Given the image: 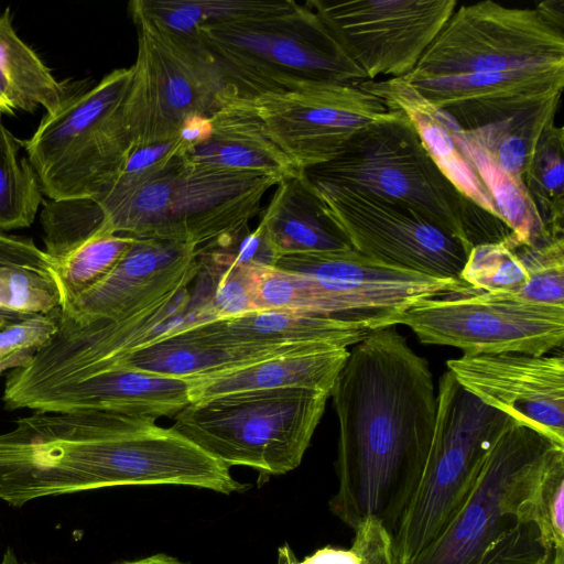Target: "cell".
I'll list each match as a JSON object with an SVG mask.
<instances>
[{
    "label": "cell",
    "instance_id": "6da1fadb",
    "mask_svg": "<svg viewBox=\"0 0 564 564\" xmlns=\"http://www.w3.org/2000/svg\"><path fill=\"white\" fill-rule=\"evenodd\" d=\"M339 423L338 487L329 509L355 530L391 533L422 474L437 410L427 360L392 326L352 346L330 391Z\"/></svg>",
    "mask_w": 564,
    "mask_h": 564
},
{
    "label": "cell",
    "instance_id": "7a4b0ae2",
    "mask_svg": "<svg viewBox=\"0 0 564 564\" xmlns=\"http://www.w3.org/2000/svg\"><path fill=\"white\" fill-rule=\"evenodd\" d=\"M564 446L524 425L489 452L463 505L410 564H564L542 492Z\"/></svg>",
    "mask_w": 564,
    "mask_h": 564
},
{
    "label": "cell",
    "instance_id": "3957f363",
    "mask_svg": "<svg viewBox=\"0 0 564 564\" xmlns=\"http://www.w3.org/2000/svg\"><path fill=\"white\" fill-rule=\"evenodd\" d=\"M307 181L344 186L409 206L470 249L511 230L464 196L432 160L400 110L357 132L328 162L300 172Z\"/></svg>",
    "mask_w": 564,
    "mask_h": 564
},
{
    "label": "cell",
    "instance_id": "277c9868",
    "mask_svg": "<svg viewBox=\"0 0 564 564\" xmlns=\"http://www.w3.org/2000/svg\"><path fill=\"white\" fill-rule=\"evenodd\" d=\"M279 182L264 173L195 163L186 154L140 181L113 182L95 199L102 229L199 247L249 225Z\"/></svg>",
    "mask_w": 564,
    "mask_h": 564
},
{
    "label": "cell",
    "instance_id": "5b68a950",
    "mask_svg": "<svg viewBox=\"0 0 564 564\" xmlns=\"http://www.w3.org/2000/svg\"><path fill=\"white\" fill-rule=\"evenodd\" d=\"M229 88L253 99L310 83L360 85L367 80L310 4L200 29L196 32Z\"/></svg>",
    "mask_w": 564,
    "mask_h": 564
},
{
    "label": "cell",
    "instance_id": "8992f818",
    "mask_svg": "<svg viewBox=\"0 0 564 564\" xmlns=\"http://www.w3.org/2000/svg\"><path fill=\"white\" fill-rule=\"evenodd\" d=\"M434 433L417 485L391 533L394 564H410L454 518L499 437L518 424L445 371Z\"/></svg>",
    "mask_w": 564,
    "mask_h": 564
},
{
    "label": "cell",
    "instance_id": "52a82bcc",
    "mask_svg": "<svg viewBox=\"0 0 564 564\" xmlns=\"http://www.w3.org/2000/svg\"><path fill=\"white\" fill-rule=\"evenodd\" d=\"M213 281L199 265L188 285L119 322L79 324L59 315L57 332L34 352L31 362L9 372L2 395L4 408L24 409L32 398L102 372L154 340L215 321L209 306Z\"/></svg>",
    "mask_w": 564,
    "mask_h": 564
},
{
    "label": "cell",
    "instance_id": "ba28073f",
    "mask_svg": "<svg viewBox=\"0 0 564 564\" xmlns=\"http://www.w3.org/2000/svg\"><path fill=\"white\" fill-rule=\"evenodd\" d=\"M329 397L301 388L231 393L189 403L171 427L227 467L278 476L301 464Z\"/></svg>",
    "mask_w": 564,
    "mask_h": 564
},
{
    "label": "cell",
    "instance_id": "9c48e42d",
    "mask_svg": "<svg viewBox=\"0 0 564 564\" xmlns=\"http://www.w3.org/2000/svg\"><path fill=\"white\" fill-rule=\"evenodd\" d=\"M130 79L131 67L117 68L82 87L20 141L47 199L95 198L113 183L132 150L123 116Z\"/></svg>",
    "mask_w": 564,
    "mask_h": 564
},
{
    "label": "cell",
    "instance_id": "30bf717a",
    "mask_svg": "<svg viewBox=\"0 0 564 564\" xmlns=\"http://www.w3.org/2000/svg\"><path fill=\"white\" fill-rule=\"evenodd\" d=\"M123 101L132 149L174 139L186 119L212 116L230 88L196 33L174 32L145 18Z\"/></svg>",
    "mask_w": 564,
    "mask_h": 564
},
{
    "label": "cell",
    "instance_id": "8fae6325",
    "mask_svg": "<svg viewBox=\"0 0 564 564\" xmlns=\"http://www.w3.org/2000/svg\"><path fill=\"white\" fill-rule=\"evenodd\" d=\"M564 67L563 30L535 9L494 1L460 6L410 77Z\"/></svg>",
    "mask_w": 564,
    "mask_h": 564
},
{
    "label": "cell",
    "instance_id": "7c38bea8",
    "mask_svg": "<svg viewBox=\"0 0 564 564\" xmlns=\"http://www.w3.org/2000/svg\"><path fill=\"white\" fill-rule=\"evenodd\" d=\"M425 344L446 345L463 355H545L564 341V306L495 300L474 289L465 294L422 300L392 319Z\"/></svg>",
    "mask_w": 564,
    "mask_h": 564
},
{
    "label": "cell",
    "instance_id": "4fadbf2b",
    "mask_svg": "<svg viewBox=\"0 0 564 564\" xmlns=\"http://www.w3.org/2000/svg\"><path fill=\"white\" fill-rule=\"evenodd\" d=\"M307 182L356 251L394 268L464 283L460 273L470 248L413 208L352 188Z\"/></svg>",
    "mask_w": 564,
    "mask_h": 564
},
{
    "label": "cell",
    "instance_id": "5bb4252c",
    "mask_svg": "<svg viewBox=\"0 0 564 564\" xmlns=\"http://www.w3.org/2000/svg\"><path fill=\"white\" fill-rule=\"evenodd\" d=\"M367 80L410 74L455 0H310Z\"/></svg>",
    "mask_w": 564,
    "mask_h": 564
},
{
    "label": "cell",
    "instance_id": "9a60e30c",
    "mask_svg": "<svg viewBox=\"0 0 564 564\" xmlns=\"http://www.w3.org/2000/svg\"><path fill=\"white\" fill-rule=\"evenodd\" d=\"M272 140L299 172L328 162L389 111L359 85L310 83L251 99Z\"/></svg>",
    "mask_w": 564,
    "mask_h": 564
},
{
    "label": "cell",
    "instance_id": "2e32d148",
    "mask_svg": "<svg viewBox=\"0 0 564 564\" xmlns=\"http://www.w3.org/2000/svg\"><path fill=\"white\" fill-rule=\"evenodd\" d=\"M447 370L470 393L564 446L563 355H463Z\"/></svg>",
    "mask_w": 564,
    "mask_h": 564
},
{
    "label": "cell",
    "instance_id": "e0dca14e",
    "mask_svg": "<svg viewBox=\"0 0 564 564\" xmlns=\"http://www.w3.org/2000/svg\"><path fill=\"white\" fill-rule=\"evenodd\" d=\"M198 272L196 246L134 238L115 268L59 308V315L79 324L123 321L188 285Z\"/></svg>",
    "mask_w": 564,
    "mask_h": 564
},
{
    "label": "cell",
    "instance_id": "ac0fdd59",
    "mask_svg": "<svg viewBox=\"0 0 564 564\" xmlns=\"http://www.w3.org/2000/svg\"><path fill=\"white\" fill-rule=\"evenodd\" d=\"M479 295L564 306V239L525 242L512 232L473 247L460 273Z\"/></svg>",
    "mask_w": 564,
    "mask_h": 564
},
{
    "label": "cell",
    "instance_id": "d6986e66",
    "mask_svg": "<svg viewBox=\"0 0 564 564\" xmlns=\"http://www.w3.org/2000/svg\"><path fill=\"white\" fill-rule=\"evenodd\" d=\"M188 379L118 367L50 389L28 401L24 409L115 411L155 424L158 419L175 416L191 403Z\"/></svg>",
    "mask_w": 564,
    "mask_h": 564
},
{
    "label": "cell",
    "instance_id": "ffe728a7",
    "mask_svg": "<svg viewBox=\"0 0 564 564\" xmlns=\"http://www.w3.org/2000/svg\"><path fill=\"white\" fill-rule=\"evenodd\" d=\"M561 94L468 100L442 109L501 170L523 180L542 133L554 122Z\"/></svg>",
    "mask_w": 564,
    "mask_h": 564
},
{
    "label": "cell",
    "instance_id": "44dd1931",
    "mask_svg": "<svg viewBox=\"0 0 564 564\" xmlns=\"http://www.w3.org/2000/svg\"><path fill=\"white\" fill-rule=\"evenodd\" d=\"M209 137L193 148L191 161L214 167L259 172L279 181L300 174L272 140L251 99L230 93L210 116Z\"/></svg>",
    "mask_w": 564,
    "mask_h": 564
},
{
    "label": "cell",
    "instance_id": "7402d4cb",
    "mask_svg": "<svg viewBox=\"0 0 564 564\" xmlns=\"http://www.w3.org/2000/svg\"><path fill=\"white\" fill-rule=\"evenodd\" d=\"M334 348L344 347L326 344L223 345L203 341L180 332L128 354L111 368L121 367L163 377L192 379L279 356Z\"/></svg>",
    "mask_w": 564,
    "mask_h": 564
},
{
    "label": "cell",
    "instance_id": "603a6c76",
    "mask_svg": "<svg viewBox=\"0 0 564 564\" xmlns=\"http://www.w3.org/2000/svg\"><path fill=\"white\" fill-rule=\"evenodd\" d=\"M359 86L381 99L388 109L402 111L441 172L469 200L499 218L477 172L458 150L453 138L456 122L445 110L403 77L365 80Z\"/></svg>",
    "mask_w": 564,
    "mask_h": 564
},
{
    "label": "cell",
    "instance_id": "cb8c5ba5",
    "mask_svg": "<svg viewBox=\"0 0 564 564\" xmlns=\"http://www.w3.org/2000/svg\"><path fill=\"white\" fill-rule=\"evenodd\" d=\"M183 332L223 345L326 344L344 348L354 346L369 333L357 324L290 310L253 311Z\"/></svg>",
    "mask_w": 564,
    "mask_h": 564
},
{
    "label": "cell",
    "instance_id": "d4e9b609",
    "mask_svg": "<svg viewBox=\"0 0 564 564\" xmlns=\"http://www.w3.org/2000/svg\"><path fill=\"white\" fill-rule=\"evenodd\" d=\"M349 350H327L279 356L243 367L188 379L191 403L258 390L301 388L328 393Z\"/></svg>",
    "mask_w": 564,
    "mask_h": 564
},
{
    "label": "cell",
    "instance_id": "484cf974",
    "mask_svg": "<svg viewBox=\"0 0 564 564\" xmlns=\"http://www.w3.org/2000/svg\"><path fill=\"white\" fill-rule=\"evenodd\" d=\"M258 226L279 258L354 249L301 173L276 184Z\"/></svg>",
    "mask_w": 564,
    "mask_h": 564
},
{
    "label": "cell",
    "instance_id": "4316f807",
    "mask_svg": "<svg viewBox=\"0 0 564 564\" xmlns=\"http://www.w3.org/2000/svg\"><path fill=\"white\" fill-rule=\"evenodd\" d=\"M80 88L57 80L15 32L10 9L0 13V118L40 108L55 112Z\"/></svg>",
    "mask_w": 564,
    "mask_h": 564
},
{
    "label": "cell",
    "instance_id": "83f0119b",
    "mask_svg": "<svg viewBox=\"0 0 564 564\" xmlns=\"http://www.w3.org/2000/svg\"><path fill=\"white\" fill-rule=\"evenodd\" d=\"M403 78L436 107L445 108L468 100L543 96L562 91L564 67Z\"/></svg>",
    "mask_w": 564,
    "mask_h": 564
},
{
    "label": "cell",
    "instance_id": "f1b7e54d",
    "mask_svg": "<svg viewBox=\"0 0 564 564\" xmlns=\"http://www.w3.org/2000/svg\"><path fill=\"white\" fill-rule=\"evenodd\" d=\"M292 0H133L132 18L153 20L184 34L229 22L243 21L291 10Z\"/></svg>",
    "mask_w": 564,
    "mask_h": 564
},
{
    "label": "cell",
    "instance_id": "f546056e",
    "mask_svg": "<svg viewBox=\"0 0 564 564\" xmlns=\"http://www.w3.org/2000/svg\"><path fill=\"white\" fill-rule=\"evenodd\" d=\"M453 138L458 150L477 172L499 218L516 237L525 242H536L558 236L545 228L522 178L501 170L465 137L457 123L453 128Z\"/></svg>",
    "mask_w": 564,
    "mask_h": 564
},
{
    "label": "cell",
    "instance_id": "4dcf8cb0",
    "mask_svg": "<svg viewBox=\"0 0 564 564\" xmlns=\"http://www.w3.org/2000/svg\"><path fill=\"white\" fill-rule=\"evenodd\" d=\"M134 238L100 229L59 259L51 274L61 294V308L101 281L119 262Z\"/></svg>",
    "mask_w": 564,
    "mask_h": 564
},
{
    "label": "cell",
    "instance_id": "1f68e13d",
    "mask_svg": "<svg viewBox=\"0 0 564 564\" xmlns=\"http://www.w3.org/2000/svg\"><path fill=\"white\" fill-rule=\"evenodd\" d=\"M0 118V231L30 227L43 204L37 175Z\"/></svg>",
    "mask_w": 564,
    "mask_h": 564
},
{
    "label": "cell",
    "instance_id": "d6a6232c",
    "mask_svg": "<svg viewBox=\"0 0 564 564\" xmlns=\"http://www.w3.org/2000/svg\"><path fill=\"white\" fill-rule=\"evenodd\" d=\"M564 132L555 122L542 133L523 175V182L547 231L563 236Z\"/></svg>",
    "mask_w": 564,
    "mask_h": 564
},
{
    "label": "cell",
    "instance_id": "836d02e7",
    "mask_svg": "<svg viewBox=\"0 0 564 564\" xmlns=\"http://www.w3.org/2000/svg\"><path fill=\"white\" fill-rule=\"evenodd\" d=\"M197 260L214 278L209 306L215 321L256 311L254 286L260 268L232 263L199 252Z\"/></svg>",
    "mask_w": 564,
    "mask_h": 564
},
{
    "label": "cell",
    "instance_id": "e575fe53",
    "mask_svg": "<svg viewBox=\"0 0 564 564\" xmlns=\"http://www.w3.org/2000/svg\"><path fill=\"white\" fill-rule=\"evenodd\" d=\"M61 294L51 273L22 267H0V308L22 315L61 308Z\"/></svg>",
    "mask_w": 564,
    "mask_h": 564
},
{
    "label": "cell",
    "instance_id": "d590c367",
    "mask_svg": "<svg viewBox=\"0 0 564 564\" xmlns=\"http://www.w3.org/2000/svg\"><path fill=\"white\" fill-rule=\"evenodd\" d=\"M197 252L232 263L258 268L273 267L279 259L262 229L257 226L254 230H251L249 225L197 247Z\"/></svg>",
    "mask_w": 564,
    "mask_h": 564
},
{
    "label": "cell",
    "instance_id": "8d00e7d4",
    "mask_svg": "<svg viewBox=\"0 0 564 564\" xmlns=\"http://www.w3.org/2000/svg\"><path fill=\"white\" fill-rule=\"evenodd\" d=\"M189 149L177 134L174 139L134 148L130 151L113 182H137L162 169Z\"/></svg>",
    "mask_w": 564,
    "mask_h": 564
},
{
    "label": "cell",
    "instance_id": "74e56055",
    "mask_svg": "<svg viewBox=\"0 0 564 564\" xmlns=\"http://www.w3.org/2000/svg\"><path fill=\"white\" fill-rule=\"evenodd\" d=\"M59 308L30 315L0 328V358L22 349H39L57 332Z\"/></svg>",
    "mask_w": 564,
    "mask_h": 564
},
{
    "label": "cell",
    "instance_id": "f35d334b",
    "mask_svg": "<svg viewBox=\"0 0 564 564\" xmlns=\"http://www.w3.org/2000/svg\"><path fill=\"white\" fill-rule=\"evenodd\" d=\"M354 532L351 549L360 564H394L390 534L378 520L367 519Z\"/></svg>",
    "mask_w": 564,
    "mask_h": 564
},
{
    "label": "cell",
    "instance_id": "ab89813d",
    "mask_svg": "<svg viewBox=\"0 0 564 564\" xmlns=\"http://www.w3.org/2000/svg\"><path fill=\"white\" fill-rule=\"evenodd\" d=\"M22 267L51 273L53 261L29 237L0 231V267Z\"/></svg>",
    "mask_w": 564,
    "mask_h": 564
},
{
    "label": "cell",
    "instance_id": "60d3db41",
    "mask_svg": "<svg viewBox=\"0 0 564 564\" xmlns=\"http://www.w3.org/2000/svg\"><path fill=\"white\" fill-rule=\"evenodd\" d=\"M543 509L556 540L564 544V459L547 475L543 492Z\"/></svg>",
    "mask_w": 564,
    "mask_h": 564
},
{
    "label": "cell",
    "instance_id": "b9f144b4",
    "mask_svg": "<svg viewBox=\"0 0 564 564\" xmlns=\"http://www.w3.org/2000/svg\"><path fill=\"white\" fill-rule=\"evenodd\" d=\"M276 564H360L358 554L349 550L323 547L303 561H297L288 545L279 550Z\"/></svg>",
    "mask_w": 564,
    "mask_h": 564
},
{
    "label": "cell",
    "instance_id": "7bdbcfd3",
    "mask_svg": "<svg viewBox=\"0 0 564 564\" xmlns=\"http://www.w3.org/2000/svg\"><path fill=\"white\" fill-rule=\"evenodd\" d=\"M210 131L212 121L209 116H193L182 124L178 135L191 151L204 142L209 137Z\"/></svg>",
    "mask_w": 564,
    "mask_h": 564
},
{
    "label": "cell",
    "instance_id": "ee69618b",
    "mask_svg": "<svg viewBox=\"0 0 564 564\" xmlns=\"http://www.w3.org/2000/svg\"><path fill=\"white\" fill-rule=\"evenodd\" d=\"M36 349H22L0 358V376L7 370L23 368L28 366Z\"/></svg>",
    "mask_w": 564,
    "mask_h": 564
},
{
    "label": "cell",
    "instance_id": "f6af8a7d",
    "mask_svg": "<svg viewBox=\"0 0 564 564\" xmlns=\"http://www.w3.org/2000/svg\"><path fill=\"white\" fill-rule=\"evenodd\" d=\"M118 564H185L177 558H174L172 556L165 555V554H156L149 557L129 561V562H122Z\"/></svg>",
    "mask_w": 564,
    "mask_h": 564
},
{
    "label": "cell",
    "instance_id": "bcb514c9",
    "mask_svg": "<svg viewBox=\"0 0 564 564\" xmlns=\"http://www.w3.org/2000/svg\"><path fill=\"white\" fill-rule=\"evenodd\" d=\"M28 316L30 315H22L0 308V328L14 322L21 321Z\"/></svg>",
    "mask_w": 564,
    "mask_h": 564
},
{
    "label": "cell",
    "instance_id": "7dc6e473",
    "mask_svg": "<svg viewBox=\"0 0 564 564\" xmlns=\"http://www.w3.org/2000/svg\"><path fill=\"white\" fill-rule=\"evenodd\" d=\"M0 564H30V563L19 561L18 557L15 556L14 552L11 549H8L4 552Z\"/></svg>",
    "mask_w": 564,
    "mask_h": 564
}]
</instances>
